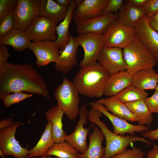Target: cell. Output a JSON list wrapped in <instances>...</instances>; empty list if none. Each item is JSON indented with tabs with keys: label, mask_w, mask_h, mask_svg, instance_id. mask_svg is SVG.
Segmentation results:
<instances>
[{
	"label": "cell",
	"mask_w": 158,
	"mask_h": 158,
	"mask_svg": "<svg viewBox=\"0 0 158 158\" xmlns=\"http://www.w3.org/2000/svg\"><path fill=\"white\" fill-rule=\"evenodd\" d=\"M117 14V20L123 25L133 28L135 25L145 16L143 8L132 6L124 1Z\"/></svg>",
	"instance_id": "28"
},
{
	"label": "cell",
	"mask_w": 158,
	"mask_h": 158,
	"mask_svg": "<svg viewBox=\"0 0 158 158\" xmlns=\"http://www.w3.org/2000/svg\"><path fill=\"white\" fill-rule=\"evenodd\" d=\"M55 1L61 6H67L70 5L71 0H55Z\"/></svg>",
	"instance_id": "44"
},
{
	"label": "cell",
	"mask_w": 158,
	"mask_h": 158,
	"mask_svg": "<svg viewBox=\"0 0 158 158\" xmlns=\"http://www.w3.org/2000/svg\"><path fill=\"white\" fill-rule=\"evenodd\" d=\"M150 19L145 16L135 25V37L151 52L158 64V32L150 24Z\"/></svg>",
	"instance_id": "11"
},
{
	"label": "cell",
	"mask_w": 158,
	"mask_h": 158,
	"mask_svg": "<svg viewBox=\"0 0 158 158\" xmlns=\"http://www.w3.org/2000/svg\"><path fill=\"white\" fill-rule=\"evenodd\" d=\"M32 94L19 91L13 92L5 97L3 102L6 107L8 108L11 105L18 103L21 101L32 96Z\"/></svg>",
	"instance_id": "32"
},
{
	"label": "cell",
	"mask_w": 158,
	"mask_h": 158,
	"mask_svg": "<svg viewBox=\"0 0 158 158\" xmlns=\"http://www.w3.org/2000/svg\"><path fill=\"white\" fill-rule=\"evenodd\" d=\"M10 56L8 48L5 45H0V69L8 60Z\"/></svg>",
	"instance_id": "39"
},
{
	"label": "cell",
	"mask_w": 158,
	"mask_h": 158,
	"mask_svg": "<svg viewBox=\"0 0 158 158\" xmlns=\"http://www.w3.org/2000/svg\"><path fill=\"white\" fill-rule=\"evenodd\" d=\"M123 51L126 71L132 75L142 69L153 68L157 64L150 51L136 37Z\"/></svg>",
	"instance_id": "4"
},
{
	"label": "cell",
	"mask_w": 158,
	"mask_h": 158,
	"mask_svg": "<svg viewBox=\"0 0 158 158\" xmlns=\"http://www.w3.org/2000/svg\"><path fill=\"white\" fill-rule=\"evenodd\" d=\"M97 62L110 75L127 70L122 49L103 47L98 56Z\"/></svg>",
	"instance_id": "13"
},
{
	"label": "cell",
	"mask_w": 158,
	"mask_h": 158,
	"mask_svg": "<svg viewBox=\"0 0 158 158\" xmlns=\"http://www.w3.org/2000/svg\"><path fill=\"white\" fill-rule=\"evenodd\" d=\"M149 18L151 19L156 24L158 25V11L154 16Z\"/></svg>",
	"instance_id": "46"
},
{
	"label": "cell",
	"mask_w": 158,
	"mask_h": 158,
	"mask_svg": "<svg viewBox=\"0 0 158 158\" xmlns=\"http://www.w3.org/2000/svg\"><path fill=\"white\" fill-rule=\"evenodd\" d=\"M149 18L150 19L149 23L150 25L158 32V25L156 24L151 19Z\"/></svg>",
	"instance_id": "45"
},
{
	"label": "cell",
	"mask_w": 158,
	"mask_h": 158,
	"mask_svg": "<svg viewBox=\"0 0 158 158\" xmlns=\"http://www.w3.org/2000/svg\"><path fill=\"white\" fill-rule=\"evenodd\" d=\"M40 0H17L13 13L15 28L25 31L40 16Z\"/></svg>",
	"instance_id": "7"
},
{
	"label": "cell",
	"mask_w": 158,
	"mask_h": 158,
	"mask_svg": "<svg viewBox=\"0 0 158 158\" xmlns=\"http://www.w3.org/2000/svg\"><path fill=\"white\" fill-rule=\"evenodd\" d=\"M31 42L25 31L15 28L0 37V45H9L21 52L28 48Z\"/></svg>",
	"instance_id": "23"
},
{
	"label": "cell",
	"mask_w": 158,
	"mask_h": 158,
	"mask_svg": "<svg viewBox=\"0 0 158 158\" xmlns=\"http://www.w3.org/2000/svg\"><path fill=\"white\" fill-rule=\"evenodd\" d=\"M104 136L102 132L95 126L92 133L89 136V144L86 151L83 154H77L79 158H103L104 149L102 143Z\"/></svg>",
	"instance_id": "25"
},
{
	"label": "cell",
	"mask_w": 158,
	"mask_h": 158,
	"mask_svg": "<svg viewBox=\"0 0 158 158\" xmlns=\"http://www.w3.org/2000/svg\"><path fill=\"white\" fill-rule=\"evenodd\" d=\"M69 42L61 53L54 63V67L58 72L66 74L77 63L76 54L80 46L75 37L69 33Z\"/></svg>",
	"instance_id": "17"
},
{
	"label": "cell",
	"mask_w": 158,
	"mask_h": 158,
	"mask_svg": "<svg viewBox=\"0 0 158 158\" xmlns=\"http://www.w3.org/2000/svg\"><path fill=\"white\" fill-rule=\"evenodd\" d=\"M19 91L50 98L46 82L31 65L6 61L0 69V99Z\"/></svg>",
	"instance_id": "1"
},
{
	"label": "cell",
	"mask_w": 158,
	"mask_h": 158,
	"mask_svg": "<svg viewBox=\"0 0 158 158\" xmlns=\"http://www.w3.org/2000/svg\"><path fill=\"white\" fill-rule=\"evenodd\" d=\"M54 143L51 123L48 122L40 139L35 146L29 150L27 158L45 157L47 151Z\"/></svg>",
	"instance_id": "27"
},
{
	"label": "cell",
	"mask_w": 158,
	"mask_h": 158,
	"mask_svg": "<svg viewBox=\"0 0 158 158\" xmlns=\"http://www.w3.org/2000/svg\"><path fill=\"white\" fill-rule=\"evenodd\" d=\"M64 112L56 104L47 111L45 117L48 122L52 125V134L55 142L65 141L67 135L63 129L62 119Z\"/></svg>",
	"instance_id": "22"
},
{
	"label": "cell",
	"mask_w": 158,
	"mask_h": 158,
	"mask_svg": "<svg viewBox=\"0 0 158 158\" xmlns=\"http://www.w3.org/2000/svg\"><path fill=\"white\" fill-rule=\"evenodd\" d=\"M78 151L65 141L55 142L46 153L45 156H54L59 158H79L77 155Z\"/></svg>",
	"instance_id": "30"
},
{
	"label": "cell",
	"mask_w": 158,
	"mask_h": 158,
	"mask_svg": "<svg viewBox=\"0 0 158 158\" xmlns=\"http://www.w3.org/2000/svg\"><path fill=\"white\" fill-rule=\"evenodd\" d=\"M148 95L145 90H140L131 84L114 96L125 103L144 99Z\"/></svg>",
	"instance_id": "31"
},
{
	"label": "cell",
	"mask_w": 158,
	"mask_h": 158,
	"mask_svg": "<svg viewBox=\"0 0 158 158\" xmlns=\"http://www.w3.org/2000/svg\"><path fill=\"white\" fill-rule=\"evenodd\" d=\"M28 49L35 55V63L38 67L54 62L61 53L54 42L49 40L31 42Z\"/></svg>",
	"instance_id": "15"
},
{
	"label": "cell",
	"mask_w": 158,
	"mask_h": 158,
	"mask_svg": "<svg viewBox=\"0 0 158 158\" xmlns=\"http://www.w3.org/2000/svg\"><path fill=\"white\" fill-rule=\"evenodd\" d=\"M57 25L49 18L40 16L25 31L32 42L45 40L54 42L57 38Z\"/></svg>",
	"instance_id": "12"
},
{
	"label": "cell",
	"mask_w": 158,
	"mask_h": 158,
	"mask_svg": "<svg viewBox=\"0 0 158 158\" xmlns=\"http://www.w3.org/2000/svg\"><path fill=\"white\" fill-rule=\"evenodd\" d=\"M135 37L133 28L123 25L116 19L108 25L103 34V47L124 49Z\"/></svg>",
	"instance_id": "6"
},
{
	"label": "cell",
	"mask_w": 158,
	"mask_h": 158,
	"mask_svg": "<svg viewBox=\"0 0 158 158\" xmlns=\"http://www.w3.org/2000/svg\"><path fill=\"white\" fill-rule=\"evenodd\" d=\"M130 110L136 115L138 124L146 125L149 127L153 121V118L144 99L125 103Z\"/></svg>",
	"instance_id": "29"
},
{
	"label": "cell",
	"mask_w": 158,
	"mask_h": 158,
	"mask_svg": "<svg viewBox=\"0 0 158 158\" xmlns=\"http://www.w3.org/2000/svg\"><path fill=\"white\" fill-rule=\"evenodd\" d=\"M143 8L146 16L152 17L158 11V0H147Z\"/></svg>",
	"instance_id": "36"
},
{
	"label": "cell",
	"mask_w": 158,
	"mask_h": 158,
	"mask_svg": "<svg viewBox=\"0 0 158 158\" xmlns=\"http://www.w3.org/2000/svg\"><path fill=\"white\" fill-rule=\"evenodd\" d=\"M104 106L112 114L127 121L137 122L136 116L123 103L114 96L101 98L97 101Z\"/></svg>",
	"instance_id": "21"
},
{
	"label": "cell",
	"mask_w": 158,
	"mask_h": 158,
	"mask_svg": "<svg viewBox=\"0 0 158 158\" xmlns=\"http://www.w3.org/2000/svg\"><path fill=\"white\" fill-rule=\"evenodd\" d=\"M24 123L14 122L11 126L0 129V150L4 155H13L16 158H27L29 152L27 147H22L16 139L17 129Z\"/></svg>",
	"instance_id": "8"
},
{
	"label": "cell",
	"mask_w": 158,
	"mask_h": 158,
	"mask_svg": "<svg viewBox=\"0 0 158 158\" xmlns=\"http://www.w3.org/2000/svg\"><path fill=\"white\" fill-rule=\"evenodd\" d=\"M69 6H62L53 0H40V16L49 18L57 24L65 19Z\"/></svg>",
	"instance_id": "20"
},
{
	"label": "cell",
	"mask_w": 158,
	"mask_h": 158,
	"mask_svg": "<svg viewBox=\"0 0 158 158\" xmlns=\"http://www.w3.org/2000/svg\"><path fill=\"white\" fill-rule=\"evenodd\" d=\"M132 75L126 70L110 75L105 85L104 95L111 97L115 95L132 84Z\"/></svg>",
	"instance_id": "19"
},
{
	"label": "cell",
	"mask_w": 158,
	"mask_h": 158,
	"mask_svg": "<svg viewBox=\"0 0 158 158\" xmlns=\"http://www.w3.org/2000/svg\"><path fill=\"white\" fill-rule=\"evenodd\" d=\"M147 0H128L125 2L129 5L137 8H143Z\"/></svg>",
	"instance_id": "41"
},
{
	"label": "cell",
	"mask_w": 158,
	"mask_h": 158,
	"mask_svg": "<svg viewBox=\"0 0 158 158\" xmlns=\"http://www.w3.org/2000/svg\"><path fill=\"white\" fill-rule=\"evenodd\" d=\"M73 18L75 22L89 19L102 15L109 0H77Z\"/></svg>",
	"instance_id": "16"
},
{
	"label": "cell",
	"mask_w": 158,
	"mask_h": 158,
	"mask_svg": "<svg viewBox=\"0 0 158 158\" xmlns=\"http://www.w3.org/2000/svg\"><path fill=\"white\" fill-rule=\"evenodd\" d=\"M102 113L93 107L89 111L88 120L97 125L104 134L106 140V146L104 148V156L103 158H110L123 150L134 142H141L154 146L145 138L131 135H121L111 132L105 123L100 119Z\"/></svg>",
	"instance_id": "3"
},
{
	"label": "cell",
	"mask_w": 158,
	"mask_h": 158,
	"mask_svg": "<svg viewBox=\"0 0 158 158\" xmlns=\"http://www.w3.org/2000/svg\"><path fill=\"white\" fill-rule=\"evenodd\" d=\"M145 154L140 149L134 147L131 149L126 148L110 158H144Z\"/></svg>",
	"instance_id": "33"
},
{
	"label": "cell",
	"mask_w": 158,
	"mask_h": 158,
	"mask_svg": "<svg viewBox=\"0 0 158 158\" xmlns=\"http://www.w3.org/2000/svg\"><path fill=\"white\" fill-rule=\"evenodd\" d=\"M0 156L1 157H2L4 158H7L5 156H4V155L2 153V151L0 150Z\"/></svg>",
	"instance_id": "47"
},
{
	"label": "cell",
	"mask_w": 158,
	"mask_h": 158,
	"mask_svg": "<svg viewBox=\"0 0 158 158\" xmlns=\"http://www.w3.org/2000/svg\"><path fill=\"white\" fill-rule=\"evenodd\" d=\"M124 1L123 0H109L102 15L110 12H113L117 14L123 5Z\"/></svg>",
	"instance_id": "37"
},
{
	"label": "cell",
	"mask_w": 158,
	"mask_h": 158,
	"mask_svg": "<svg viewBox=\"0 0 158 158\" xmlns=\"http://www.w3.org/2000/svg\"><path fill=\"white\" fill-rule=\"evenodd\" d=\"M14 122L11 117H8L0 121V129L12 125Z\"/></svg>",
	"instance_id": "42"
},
{
	"label": "cell",
	"mask_w": 158,
	"mask_h": 158,
	"mask_svg": "<svg viewBox=\"0 0 158 158\" xmlns=\"http://www.w3.org/2000/svg\"><path fill=\"white\" fill-rule=\"evenodd\" d=\"M46 158V157H45V156L44 157H33V158Z\"/></svg>",
	"instance_id": "50"
},
{
	"label": "cell",
	"mask_w": 158,
	"mask_h": 158,
	"mask_svg": "<svg viewBox=\"0 0 158 158\" xmlns=\"http://www.w3.org/2000/svg\"><path fill=\"white\" fill-rule=\"evenodd\" d=\"M144 100L150 113H156L158 116V91L155 90L151 96L146 98Z\"/></svg>",
	"instance_id": "38"
},
{
	"label": "cell",
	"mask_w": 158,
	"mask_h": 158,
	"mask_svg": "<svg viewBox=\"0 0 158 158\" xmlns=\"http://www.w3.org/2000/svg\"><path fill=\"white\" fill-rule=\"evenodd\" d=\"M46 158H59L57 157H46L45 156Z\"/></svg>",
	"instance_id": "48"
},
{
	"label": "cell",
	"mask_w": 158,
	"mask_h": 158,
	"mask_svg": "<svg viewBox=\"0 0 158 158\" xmlns=\"http://www.w3.org/2000/svg\"><path fill=\"white\" fill-rule=\"evenodd\" d=\"M155 90H157V91H158V83H157V87H156V89H155Z\"/></svg>",
	"instance_id": "49"
},
{
	"label": "cell",
	"mask_w": 158,
	"mask_h": 158,
	"mask_svg": "<svg viewBox=\"0 0 158 158\" xmlns=\"http://www.w3.org/2000/svg\"><path fill=\"white\" fill-rule=\"evenodd\" d=\"M78 5L77 0H71L67 13L64 20L56 28L57 38L54 42L60 50H63L69 42L68 32L70 23L73 18V11Z\"/></svg>",
	"instance_id": "24"
},
{
	"label": "cell",
	"mask_w": 158,
	"mask_h": 158,
	"mask_svg": "<svg viewBox=\"0 0 158 158\" xmlns=\"http://www.w3.org/2000/svg\"><path fill=\"white\" fill-rule=\"evenodd\" d=\"M147 158H158V146L155 145L151 150L148 151Z\"/></svg>",
	"instance_id": "43"
},
{
	"label": "cell",
	"mask_w": 158,
	"mask_h": 158,
	"mask_svg": "<svg viewBox=\"0 0 158 158\" xmlns=\"http://www.w3.org/2000/svg\"><path fill=\"white\" fill-rule=\"evenodd\" d=\"M17 0H0V20L13 12Z\"/></svg>",
	"instance_id": "34"
},
{
	"label": "cell",
	"mask_w": 158,
	"mask_h": 158,
	"mask_svg": "<svg viewBox=\"0 0 158 158\" xmlns=\"http://www.w3.org/2000/svg\"><path fill=\"white\" fill-rule=\"evenodd\" d=\"M63 80L62 83L55 88L54 97L57 102V104L68 118L74 120L80 111L79 92L73 81L65 77H63Z\"/></svg>",
	"instance_id": "5"
},
{
	"label": "cell",
	"mask_w": 158,
	"mask_h": 158,
	"mask_svg": "<svg viewBox=\"0 0 158 158\" xmlns=\"http://www.w3.org/2000/svg\"><path fill=\"white\" fill-rule=\"evenodd\" d=\"M109 73L97 62L81 68L73 81L79 93L86 96L99 98L104 95Z\"/></svg>",
	"instance_id": "2"
},
{
	"label": "cell",
	"mask_w": 158,
	"mask_h": 158,
	"mask_svg": "<svg viewBox=\"0 0 158 158\" xmlns=\"http://www.w3.org/2000/svg\"><path fill=\"white\" fill-rule=\"evenodd\" d=\"M13 12L0 20V37L14 28Z\"/></svg>",
	"instance_id": "35"
},
{
	"label": "cell",
	"mask_w": 158,
	"mask_h": 158,
	"mask_svg": "<svg viewBox=\"0 0 158 158\" xmlns=\"http://www.w3.org/2000/svg\"><path fill=\"white\" fill-rule=\"evenodd\" d=\"M143 137L151 140H158V128L154 130H147L142 133Z\"/></svg>",
	"instance_id": "40"
},
{
	"label": "cell",
	"mask_w": 158,
	"mask_h": 158,
	"mask_svg": "<svg viewBox=\"0 0 158 158\" xmlns=\"http://www.w3.org/2000/svg\"><path fill=\"white\" fill-rule=\"evenodd\" d=\"M117 14L110 12L99 17L75 22L79 35L87 32L103 34L108 25L116 19Z\"/></svg>",
	"instance_id": "18"
},
{
	"label": "cell",
	"mask_w": 158,
	"mask_h": 158,
	"mask_svg": "<svg viewBox=\"0 0 158 158\" xmlns=\"http://www.w3.org/2000/svg\"><path fill=\"white\" fill-rule=\"evenodd\" d=\"M86 105L82 106L80 111V119L74 130L71 134L67 135L65 139L66 142L77 150L80 154L84 153L88 149L87 137L90 130L95 126L93 123L89 128L84 127V125L88 124L89 111L86 108Z\"/></svg>",
	"instance_id": "10"
},
{
	"label": "cell",
	"mask_w": 158,
	"mask_h": 158,
	"mask_svg": "<svg viewBox=\"0 0 158 158\" xmlns=\"http://www.w3.org/2000/svg\"><path fill=\"white\" fill-rule=\"evenodd\" d=\"M158 74L153 68L143 69L132 75V85L142 90L155 89Z\"/></svg>",
	"instance_id": "26"
},
{
	"label": "cell",
	"mask_w": 158,
	"mask_h": 158,
	"mask_svg": "<svg viewBox=\"0 0 158 158\" xmlns=\"http://www.w3.org/2000/svg\"><path fill=\"white\" fill-rule=\"evenodd\" d=\"M91 106L100 111L110 120L114 127L113 132L117 135H124L128 133L135 136V133H143L148 130V127L145 125H134L120 118L109 112L106 107L97 101L90 104Z\"/></svg>",
	"instance_id": "14"
},
{
	"label": "cell",
	"mask_w": 158,
	"mask_h": 158,
	"mask_svg": "<svg viewBox=\"0 0 158 158\" xmlns=\"http://www.w3.org/2000/svg\"><path fill=\"white\" fill-rule=\"evenodd\" d=\"M75 39L84 51L83 58L80 62V66L84 68L97 62L99 53L103 47V35L87 32L79 35Z\"/></svg>",
	"instance_id": "9"
}]
</instances>
